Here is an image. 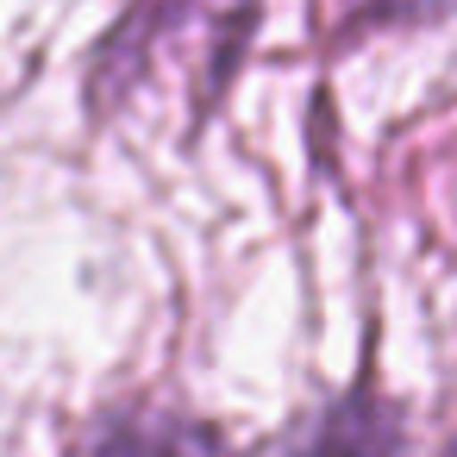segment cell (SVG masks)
I'll list each match as a JSON object with an SVG mask.
<instances>
[{
  "mask_svg": "<svg viewBox=\"0 0 457 457\" xmlns=\"http://www.w3.org/2000/svg\"><path fill=\"white\" fill-rule=\"evenodd\" d=\"M63 457H232V445L188 413H163V407H107L101 420H88L76 432V445Z\"/></svg>",
  "mask_w": 457,
  "mask_h": 457,
  "instance_id": "cell-1",
  "label": "cell"
},
{
  "mask_svg": "<svg viewBox=\"0 0 457 457\" xmlns=\"http://www.w3.org/2000/svg\"><path fill=\"white\" fill-rule=\"evenodd\" d=\"M282 457H401V413L376 382H357L332 395Z\"/></svg>",
  "mask_w": 457,
  "mask_h": 457,
  "instance_id": "cell-2",
  "label": "cell"
},
{
  "mask_svg": "<svg viewBox=\"0 0 457 457\" xmlns=\"http://www.w3.org/2000/svg\"><path fill=\"white\" fill-rule=\"evenodd\" d=\"M457 20V0H345L351 32H420Z\"/></svg>",
  "mask_w": 457,
  "mask_h": 457,
  "instance_id": "cell-3",
  "label": "cell"
},
{
  "mask_svg": "<svg viewBox=\"0 0 457 457\" xmlns=\"http://www.w3.org/2000/svg\"><path fill=\"white\" fill-rule=\"evenodd\" d=\"M201 7V0H138V7L126 13V26L113 32V45H107V70L113 63H132V57H145L170 26H182L188 13Z\"/></svg>",
  "mask_w": 457,
  "mask_h": 457,
  "instance_id": "cell-4",
  "label": "cell"
},
{
  "mask_svg": "<svg viewBox=\"0 0 457 457\" xmlns=\"http://www.w3.org/2000/svg\"><path fill=\"white\" fill-rule=\"evenodd\" d=\"M438 457H457V432H451V438H445V451H438Z\"/></svg>",
  "mask_w": 457,
  "mask_h": 457,
  "instance_id": "cell-5",
  "label": "cell"
}]
</instances>
